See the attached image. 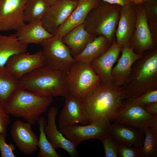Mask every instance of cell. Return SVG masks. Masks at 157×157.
<instances>
[{"instance_id":"cell-1","label":"cell","mask_w":157,"mask_h":157,"mask_svg":"<svg viewBox=\"0 0 157 157\" xmlns=\"http://www.w3.org/2000/svg\"><path fill=\"white\" fill-rule=\"evenodd\" d=\"M157 86V49L144 54L133 64L130 74L121 87V99L130 100Z\"/></svg>"},{"instance_id":"cell-2","label":"cell","mask_w":157,"mask_h":157,"mask_svg":"<svg viewBox=\"0 0 157 157\" xmlns=\"http://www.w3.org/2000/svg\"><path fill=\"white\" fill-rule=\"evenodd\" d=\"M67 73L44 66L19 79V87L41 96L65 97L68 94L66 84Z\"/></svg>"},{"instance_id":"cell-3","label":"cell","mask_w":157,"mask_h":157,"mask_svg":"<svg viewBox=\"0 0 157 157\" xmlns=\"http://www.w3.org/2000/svg\"><path fill=\"white\" fill-rule=\"evenodd\" d=\"M121 96V87L100 83L85 99L88 124L102 119L113 121L123 102Z\"/></svg>"},{"instance_id":"cell-4","label":"cell","mask_w":157,"mask_h":157,"mask_svg":"<svg viewBox=\"0 0 157 157\" xmlns=\"http://www.w3.org/2000/svg\"><path fill=\"white\" fill-rule=\"evenodd\" d=\"M53 101V98L41 96L19 87L4 108L8 115L22 118L33 125Z\"/></svg>"},{"instance_id":"cell-5","label":"cell","mask_w":157,"mask_h":157,"mask_svg":"<svg viewBox=\"0 0 157 157\" xmlns=\"http://www.w3.org/2000/svg\"><path fill=\"white\" fill-rule=\"evenodd\" d=\"M121 6L101 0L88 14L85 30L95 37L103 36L111 44L119 20Z\"/></svg>"},{"instance_id":"cell-6","label":"cell","mask_w":157,"mask_h":157,"mask_svg":"<svg viewBox=\"0 0 157 157\" xmlns=\"http://www.w3.org/2000/svg\"><path fill=\"white\" fill-rule=\"evenodd\" d=\"M100 83L99 76L90 64L76 62L67 73L66 84L67 93L75 98L87 99Z\"/></svg>"},{"instance_id":"cell-7","label":"cell","mask_w":157,"mask_h":157,"mask_svg":"<svg viewBox=\"0 0 157 157\" xmlns=\"http://www.w3.org/2000/svg\"><path fill=\"white\" fill-rule=\"evenodd\" d=\"M45 66L68 72L76 62L62 37L53 36L41 42Z\"/></svg>"},{"instance_id":"cell-8","label":"cell","mask_w":157,"mask_h":157,"mask_svg":"<svg viewBox=\"0 0 157 157\" xmlns=\"http://www.w3.org/2000/svg\"><path fill=\"white\" fill-rule=\"evenodd\" d=\"M113 121L136 127L142 130L150 127L157 131V115L148 113L144 106L125 100Z\"/></svg>"},{"instance_id":"cell-9","label":"cell","mask_w":157,"mask_h":157,"mask_svg":"<svg viewBox=\"0 0 157 157\" xmlns=\"http://www.w3.org/2000/svg\"><path fill=\"white\" fill-rule=\"evenodd\" d=\"M110 122L108 119H102L87 125H67L59 129V131L77 147L83 141L91 139H99L109 133Z\"/></svg>"},{"instance_id":"cell-10","label":"cell","mask_w":157,"mask_h":157,"mask_svg":"<svg viewBox=\"0 0 157 157\" xmlns=\"http://www.w3.org/2000/svg\"><path fill=\"white\" fill-rule=\"evenodd\" d=\"M28 0H0V31H16L25 23L23 14Z\"/></svg>"},{"instance_id":"cell-11","label":"cell","mask_w":157,"mask_h":157,"mask_svg":"<svg viewBox=\"0 0 157 157\" xmlns=\"http://www.w3.org/2000/svg\"><path fill=\"white\" fill-rule=\"evenodd\" d=\"M44 66V56L41 50L33 54L23 52L14 54L9 58L5 67L19 80L33 70Z\"/></svg>"},{"instance_id":"cell-12","label":"cell","mask_w":157,"mask_h":157,"mask_svg":"<svg viewBox=\"0 0 157 157\" xmlns=\"http://www.w3.org/2000/svg\"><path fill=\"white\" fill-rule=\"evenodd\" d=\"M136 8V26L130 45L135 53L143 55L147 51H151L154 49L156 44L149 28L143 5L137 6Z\"/></svg>"},{"instance_id":"cell-13","label":"cell","mask_w":157,"mask_h":157,"mask_svg":"<svg viewBox=\"0 0 157 157\" xmlns=\"http://www.w3.org/2000/svg\"><path fill=\"white\" fill-rule=\"evenodd\" d=\"M32 125L17 120L12 124L10 135L19 150L25 155L34 154L38 149L39 138L32 131Z\"/></svg>"},{"instance_id":"cell-14","label":"cell","mask_w":157,"mask_h":157,"mask_svg":"<svg viewBox=\"0 0 157 157\" xmlns=\"http://www.w3.org/2000/svg\"><path fill=\"white\" fill-rule=\"evenodd\" d=\"M65 97V104L59 116V129L78 123L87 125L85 99L75 98L69 94Z\"/></svg>"},{"instance_id":"cell-15","label":"cell","mask_w":157,"mask_h":157,"mask_svg":"<svg viewBox=\"0 0 157 157\" xmlns=\"http://www.w3.org/2000/svg\"><path fill=\"white\" fill-rule=\"evenodd\" d=\"M78 3V1L59 0L50 6L41 20L44 28L53 35L67 19Z\"/></svg>"},{"instance_id":"cell-16","label":"cell","mask_w":157,"mask_h":157,"mask_svg":"<svg viewBox=\"0 0 157 157\" xmlns=\"http://www.w3.org/2000/svg\"><path fill=\"white\" fill-rule=\"evenodd\" d=\"M136 19V6L130 3L121 6L118 25L115 34L116 40L121 49L130 45L135 29Z\"/></svg>"},{"instance_id":"cell-17","label":"cell","mask_w":157,"mask_h":157,"mask_svg":"<svg viewBox=\"0 0 157 157\" xmlns=\"http://www.w3.org/2000/svg\"><path fill=\"white\" fill-rule=\"evenodd\" d=\"M121 47L114 40L109 48L100 56L92 60L90 64L99 76L100 83H113L111 71L113 65L117 60Z\"/></svg>"},{"instance_id":"cell-18","label":"cell","mask_w":157,"mask_h":157,"mask_svg":"<svg viewBox=\"0 0 157 157\" xmlns=\"http://www.w3.org/2000/svg\"><path fill=\"white\" fill-rule=\"evenodd\" d=\"M57 113V109L55 107H51L49 109L47 124L44 128L46 135L56 149H63L71 157H77L78 155L77 147L57 129L56 122Z\"/></svg>"},{"instance_id":"cell-19","label":"cell","mask_w":157,"mask_h":157,"mask_svg":"<svg viewBox=\"0 0 157 157\" xmlns=\"http://www.w3.org/2000/svg\"><path fill=\"white\" fill-rule=\"evenodd\" d=\"M113 122L109 126V133L119 144L141 148L144 138L142 129L131 125Z\"/></svg>"},{"instance_id":"cell-20","label":"cell","mask_w":157,"mask_h":157,"mask_svg":"<svg viewBox=\"0 0 157 157\" xmlns=\"http://www.w3.org/2000/svg\"><path fill=\"white\" fill-rule=\"evenodd\" d=\"M121 52V56L111 71L113 83L119 87L124 84L130 74L133 64L144 54L135 53L131 45L122 48Z\"/></svg>"},{"instance_id":"cell-21","label":"cell","mask_w":157,"mask_h":157,"mask_svg":"<svg viewBox=\"0 0 157 157\" xmlns=\"http://www.w3.org/2000/svg\"><path fill=\"white\" fill-rule=\"evenodd\" d=\"M101 0H79L77 5L65 22L60 26L53 35L63 37L70 31L85 22L89 12L96 6Z\"/></svg>"},{"instance_id":"cell-22","label":"cell","mask_w":157,"mask_h":157,"mask_svg":"<svg viewBox=\"0 0 157 157\" xmlns=\"http://www.w3.org/2000/svg\"><path fill=\"white\" fill-rule=\"evenodd\" d=\"M15 33L19 42L27 45L30 44H40L53 36L44 28L41 20L25 24L17 30Z\"/></svg>"},{"instance_id":"cell-23","label":"cell","mask_w":157,"mask_h":157,"mask_svg":"<svg viewBox=\"0 0 157 157\" xmlns=\"http://www.w3.org/2000/svg\"><path fill=\"white\" fill-rule=\"evenodd\" d=\"M95 37L85 30L84 23L70 31L62 38V39L73 56L80 53Z\"/></svg>"},{"instance_id":"cell-24","label":"cell","mask_w":157,"mask_h":157,"mask_svg":"<svg viewBox=\"0 0 157 157\" xmlns=\"http://www.w3.org/2000/svg\"><path fill=\"white\" fill-rule=\"evenodd\" d=\"M111 44L104 36L96 37L86 45L80 53L73 57L76 62L90 64L92 60L104 53Z\"/></svg>"},{"instance_id":"cell-25","label":"cell","mask_w":157,"mask_h":157,"mask_svg":"<svg viewBox=\"0 0 157 157\" xmlns=\"http://www.w3.org/2000/svg\"><path fill=\"white\" fill-rule=\"evenodd\" d=\"M28 45L19 42L15 33L8 35L0 34V67L5 66L9 58L14 54L26 52Z\"/></svg>"},{"instance_id":"cell-26","label":"cell","mask_w":157,"mask_h":157,"mask_svg":"<svg viewBox=\"0 0 157 157\" xmlns=\"http://www.w3.org/2000/svg\"><path fill=\"white\" fill-rule=\"evenodd\" d=\"M19 87V80L5 66L0 67V104L4 107Z\"/></svg>"},{"instance_id":"cell-27","label":"cell","mask_w":157,"mask_h":157,"mask_svg":"<svg viewBox=\"0 0 157 157\" xmlns=\"http://www.w3.org/2000/svg\"><path fill=\"white\" fill-rule=\"evenodd\" d=\"M39 125L40 135L37 146L39 148L38 154V157H61L56 152L48 139L44 132V128L47 120L43 117H40L37 121Z\"/></svg>"},{"instance_id":"cell-28","label":"cell","mask_w":157,"mask_h":157,"mask_svg":"<svg viewBox=\"0 0 157 157\" xmlns=\"http://www.w3.org/2000/svg\"><path fill=\"white\" fill-rule=\"evenodd\" d=\"M50 6L45 0H28L23 14L24 22L42 20Z\"/></svg>"},{"instance_id":"cell-29","label":"cell","mask_w":157,"mask_h":157,"mask_svg":"<svg viewBox=\"0 0 157 157\" xmlns=\"http://www.w3.org/2000/svg\"><path fill=\"white\" fill-rule=\"evenodd\" d=\"M144 138L140 149L142 157H154L157 154V131L150 127L143 129Z\"/></svg>"},{"instance_id":"cell-30","label":"cell","mask_w":157,"mask_h":157,"mask_svg":"<svg viewBox=\"0 0 157 157\" xmlns=\"http://www.w3.org/2000/svg\"><path fill=\"white\" fill-rule=\"evenodd\" d=\"M99 139L103 145L106 157H118V144L109 133Z\"/></svg>"},{"instance_id":"cell-31","label":"cell","mask_w":157,"mask_h":157,"mask_svg":"<svg viewBox=\"0 0 157 157\" xmlns=\"http://www.w3.org/2000/svg\"><path fill=\"white\" fill-rule=\"evenodd\" d=\"M130 101L143 106L157 102V86L148 89L141 96Z\"/></svg>"},{"instance_id":"cell-32","label":"cell","mask_w":157,"mask_h":157,"mask_svg":"<svg viewBox=\"0 0 157 157\" xmlns=\"http://www.w3.org/2000/svg\"><path fill=\"white\" fill-rule=\"evenodd\" d=\"M143 5L148 22L157 24V0H151Z\"/></svg>"},{"instance_id":"cell-33","label":"cell","mask_w":157,"mask_h":157,"mask_svg":"<svg viewBox=\"0 0 157 157\" xmlns=\"http://www.w3.org/2000/svg\"><path fill=\"white\" fill-rule=\"evenodd\" d=\"M7 135L0 133V150L1 157H15L13 152L15 146L12 143L7 144L5 138Z\"/></svg>"},{"instance_id":"cell-34","label":"cell","mask_w":157,"mask_h":157,"mask_svg":"<svg viewBox=\"0 0 157 157\" xmlns=\"http://www.w3.org/2000/svg\"><path fill=\"white\" fill-rule=\"evenodd\" d=\"M140 149L118 144V157H142Z\"/></svg>"},{"instance_id":"cell-35","label":"cell","mask_w":157,"mask_h":157,"mask_svg":"<svg viewBox=\"0 0 157 157\" xmlns=\"http://www.w3.org/2000/svg\"><path fill=\"white\" fill-rule=\"evenodd\" d=\"M9 115L4 107L0 104V133L7 135V129L10 123Z\"/></svg>"},{"instance_id":"cell-36","label":"cell","mask_w":157,"mask_h":157,"mask_svg":"<svg viewBox=\"0 0 157 157\" xmlns=\"http://www.w3.org/2000/svg\"><path fill=\"white\" fill-rule=\"evenodd\" d=\"M144 107L149 114L153 115H157V102L149 104Z\"/></svg>"},{"instance_id":"cell-37","label":"cell","mask_w":157,"mask_h":157,"mask_svg":"<svg viewBox=\"0 0 157 157\" xmlns=\"http://www.w3.org/2000/svg\"><path fill=\"white\" fill-rule=\"evenodd\" d=\"M148 23L150 30L152 35L154 42L156 44L157 41V24L148 22Z\"/></svg>"},{"instance_id":"cell-38","label":"cell","mask_w":157,"mask_h":157,"mask_svg":"<svg viewBox=\"0 0 157 157\" xmlns=\"http://www.w3.org/2000/svg\"><path fill=\"white\" fill-rule=\"evenodd\" d=\"M110 4H117L121 6L131 3L130 0H101Z\"/></svg>"},{"instance_id":"cell-39","label":"cell","mask_w":157,"mask_h":157,"mask_svg":"<svg viewBox=\"0 0 157 157\" xmlns=\"http://www.w3.org/2000/svg\"><path fill=\"white\" fill-rule=\"evenodd\" d=\"M131 3L137 6L140 5H143L151 0H130Z\"/></svg>"},{"instance_id":"cell-40","label":"cell","mask_w":157,"mask_h":157,"mask_svg":"<svg viewBox=\"0 0 157 157\" xmlns=\"http://www.w3.org/2000/svg\"><path fill=\"white\" fill-rule=\"evenodd\" d=\"M58 0H45L50 6L55 4Z\"/></svg>"},{"instance_id":"cell-41","label":"cell","mask_w":157,"mask_h":157,"mask_svg":"<svg viewBox=\"0 0 157 157\" xmlns=\"http://www.w3.org/2000/svg\"><path fill=\"white\" fill-rule=\"evenodd\" d=\"M69 1H78L79 0H67Z\"/></svg>"}]
</instances>
